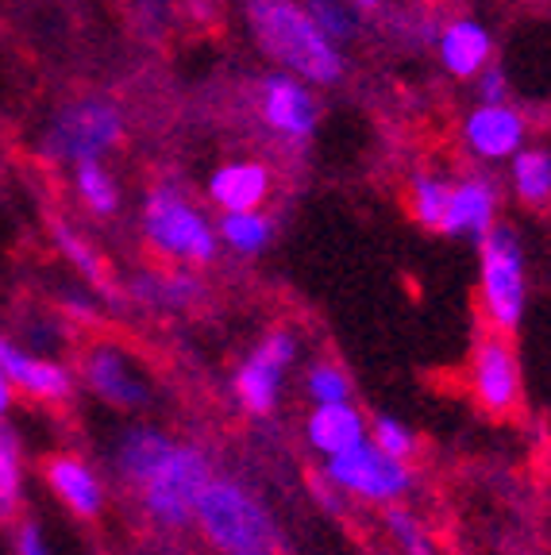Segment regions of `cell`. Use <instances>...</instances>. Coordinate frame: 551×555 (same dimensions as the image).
<instances>
[{
  "label": "cell",
  "mask_w": 551,
  "mask_h": 555,
  "mask_svg": "<svg viewBox=\"0 0 551 555\" xmlns=\"http://www.w3.org/2000/svg\"><path fill=\"white\" fill-rule=\"evenodd\" d=\"M170 443H174L170 436L155 425L128 428V433L116 440V470H120V478H128L131 486H139L146 475H151V467L166 455Z\"/></svg>",
  "instance_id": "obj_19"
},
{
  "label": "cell",
  "mask_w": 551,
  "mask_h": 555,
  "mask_svg": "<svg viewBox=\"0 0 551 555\" xmlns=\"http://www.w3.org/2000/svg\"><path fill=\"white\" fill-rule=\"evenodd\" d=\"M89 390L101 401H108L113 409H143L151 401V386L146 374L139 371V363L131 359V351H124L120 344H93L86 351L81 363Z\"/></svg>",
  "instance_id": "obj_11"
},
{
  "label": "cell",
  "mask_w": 551,
  "mask_h": 555,
  "mask_svg": "<svg viewBox=\"0 0 551 555\" xmlns=\"http://www.w3.org/2000/svg\"><path fill=\"white\" fill-rule=\"evenodd\" d=\"M436 47H439L444 69L459 81H474L494 59V35L471 16H459V20H451V24L439 27Z\"/></svg>",
  "instance_id": "obj_15"
},
{
  "label": "cell",
  "mask_w": 551,
  "mask_h": 555,
  "mask_svg": "<svg viewBox=\"0 0 551 555\" xmlns=\"http://www.w3.org/2000/svg\"><path fill=\"white\" fill-rule=\"evenodd\" d=\"M74 185H78L81 205H86L93 217H113L116 208H120V190H116L113 173L104 170L101 163L74 166Z\"/></svg>",
  "instance_id": "obj_24"
},
{
  "label": "cell",
  "mask_w": 551,
  "mask_h": 555,
  "mask_svg": "<svg viewBox=\"0 0 551 555\" xmlns=\"http://www.w3.org/2000/svg\"><path fill=\"white\" fill-rule=\"evenodd\" d=\"M124 139V113L108 96H81L59 108L43 135V155L54 163H101Z\"/></svg>",
  "instance_id": "obj_6"
},
{
  "label": "cell",
  "mask_w": 551,
  "mask_h": 555,
  "mask_svg": "<svg viewBox=\"0 0 551 555\" xmlns=\"http://www.w3.org/2000/svg\"><path fill=\"white\" fill-rule=\"evenodd\" d=\"M193 525L216 555H278V525L270 509L228 475H213L205 486Z\"/></svg>",
  "instance_id": "obj_2"
},
{
  "label": "cell",
  "mask_w": 551,
  "mask_h": 555,
  "mask_svg": "<svg viewBox=\"0 0 551 555\" xmlns=\"http://www.w3.org/2000/svg\"><path fill=\"white\" fill-rule=\"evenodd\" d=\"M216 240L225 243L228 251L255 259L274 243V220L267 208H247V212H220L216 220Z\"/></svg>",
  "instance_id": "obj_20"
},
{
  "label": "cell",
  "mask_w": 551,
  "mask_h": 555,
  "mask_svg": "<svg viewBox=\"0 0 551 555\" xmlns=\"http://www.w3.org/2000/svg\"><path fill=\"white\" fill-rule=\"evenodd\" d=\"M47 482H51L54 498L78 517H97L104 509V482L86 460L78 455H54L47 463Z\"/></svg>",
  "instance_id": "obj_18"
},
{
  "label": "cell",
  "mask_w": 551,
  "mask_h": 555,
  "mask_svg": "<svg viewBox=\"0 0 551 555\" xmlns=\"http://www.w3.org/2000/svg\"><path fill=\"white\" fill-rule=\"evenodd\" d=\"M247 27L259 51L278 69L309 81L312 89L339 86L347 74V54L312 24L302 0H243Z\"/></svg>",
  "instance_id": "obj_1"
},
{
  "label": "cell",
  "mask_w": 551,
  "mask_h": 555,
  "mask_svg": "<svg viewBox=\"0 0 551 555\" xmlns=\"http://www.w3.org/2000/svg\"><path fill=\"white\" fill-rule=\"evenodd\" d=\"M371 440L379 443V448L386 451V455H394V460L413 463V455H417V433L406 425V421H397V416H374Z\"/></svg>",
  "instance_id": "obj_29"
},
{
  "label": "cell",
  "mask_w": 551,
  "mask_h": 555,
  "mask_svg": "<svg viewBox=\"0 0 551 555\" xmlns=\"http://www.w3.org/2000/svg\"><path fill=\"white\" fill-rule=\"evenodd\" d=\"M305 9H309L312 24L332 39L336 47L355 43L362 35V16L347 4V0H302Z\"/></svg>",
  "instance_id": "obj_25"
},
{
  "label": "cell",
  "mask_w": 551,
  "mask_h": 555,
  "mask_svg": "<svg viewBox=\"0 0 551 555\" xmlns=\"http://www.w3.org/2000/svg\"><path fill=\"white\" fill-rule=\"evenodd\" d=\"M509 182L521 205L548 208L551 205V151L548 147H521L509 158Z\"/></svg>",
  "instance_id": "obj_21"
},
{
  "label": "cell",
  "mask_w": 551,
  "mask_h": 555,
  "mask_svg": "<svg viewBox=\"0 0 551 555\" xmlns=\"http://www.w3.org/2000/svg\"><path fill=\"white\" fill-rule=\"evenodd\" d=\"M478 297L490 328L505 336L521 328V317L528 309V270L525 243L509 224H494L478 240Z\"/></svg>",
  "instance_id": "obj_5"
},
{
  "label": "cell",
  "mask_w": 551,
  "mask_h": 555,
  "mask_svg": "<svg viewBox=\"0 0 551 555\" xmlns=\"http://www.w3.org/2000/svg\"><path fill=\"white\" fill-rule=\"evenodd\" d=\"M259 120L282 139L285 147H305L320 128V101L309 81L293 78L285 69H270L255 86Z\"/></svg>",
  "instance_id": "obj_9"
},
{
  "label": "cell",
  "mask_w": 551,
  "mask_h": 555,
  "mask_svg": "<svg viewBox=\"0 0 551 555\" xmlns=\"http://www.w3.org/2000/svg\"><path fill=\"white\" fill-rule=\"evenodd\" d=\"M525 135H528L525 116L509 101L478 104L463 120L466 151H471L474 158H483V163H509V158L525 147Z\"/></svg>",
  "instance_id": "obj_12"
},
{
  "label": "cell",
  "mask_w": 551,
  "mask_h": 555,
  "mask_svg": "<svg viewBox=\"0 0 551 555\" xmlns=\"http://www.w3.org/2000/svg\"><path fill=\"white\" fill-rule=\"evenodd\" d=\"M305 398L312 405H336V401H351V374L344 371L339 363H312L305 371Z\"/></svg>",
  "instance_id": "obj_26"
},
{
  "label": "cell",
  "mask_w": 551,
  "mask_h": 555,
  "mask_svg": "<svg viewBox=\"0 0 551 555\" xmlns=\"http://www.w3.org/2000/svg\"><path fill=\"white\" fill-rule=\"evenodd\" d=\"M371 436L367 416L355 409V401H336V405H312L309 421H305V440L317 451L320 460H332L339 451L355 448L359 440Z\"/></svg>",
  "instance_id": "obj_16"
},
{
  "label": "cell",
  "mask_w": 551,
  "mask_h": 555,
  "mask_svg": "<svg viewBox=\"0 0 551 555\" xmlns=\"http://www.w3.org/2000/svg\"><path fill=\"white\" fill-rule=\"evenodd\" d=\"M386 529H389V537L397 540L401 555H436V544H432L428 529H424L409 509H401V505H389Z\"/></svg>",
  "instance_id": "obj_27"
},
{
  "label": "cell",
  "mask_w": 551,
  "mask_h": 555,
  "mask_svg": "<svg viewBox=\"0 0 551 555\" xmlns=\"http://www.w3.org/2000/svg\"><path fill=\"white\" fill-rule=\"evenodd\" d=\"M474 89H478V101L483 104H501L509 101V81L501 66H486L478 78H474Z\"/></svg>",
  "instance_id": "obj_31"
},
{
  "label": "cell",
  "mask_w": 551,
  "mask_h": 555,
  "mask_svg": "<svg viewBox=\"0 0 551 555\" xmlns=\"http://www.w3.org/2000/svg\"><path fill=\"white\" fill-rule=\"evenodd\" d=\"M270 193H274V170L259 158H235V163L216 166L208 178V201L220 212L267 208Z\"/></svg>",
  "instance_id": "obj_14"
},
{
  "label": "cell",
  "mask_w": 551,
  "mask_h": 555,
  "mask_svg": "<svg viewBox=\"0 0 551 555\" xmlns=\"http://www.w3.org/2000/svg\"><path fill=\"white\" fill-rule=\"evenodd\" d=\"M213 475L216 463L201 443L174 440L163 460L151 467V475L136 486L139 498H143V513L155 520L158 529H185V525H193L197 498L205 494Z\"/></svg>",
  "instance_id": "obj_3"
},
{
  "label": "cell",
  "mask_w": 551,
  "mask_h": 555,
  "mask_svg": "<svg viewBox=\"0 0 551 555\" xmlns=\"http://www.w3.org/2000/svg\"><path fill=\"white\" fill-rule=\"evenodd\" d=\"M136 294L146 305H158V309H185L201 297V282L190 270H174V274H155V278H139Z\"/></svg>",
  "instance_id": "obj_22"
},
{
  "label": "cell",
  "mask_w": 551,
  "mask_h": 555,
  "mask_svg": "<svg viewBox=\"0 0 551 555\" xmlns=\"http://www.w3.org/2000/svg\"><path fill=\"white\" fill-rule=\"evenodd\" d=\"M16 555H51V547H47V540H43V532H39V525H24V529H20Z\"/></svg>",
  "instance_id": "obj_32"
},
{
  "label": "cell",
  "mask_w": 551,
  "mask_h": 555,
  "mask_svg": "<svg viewBox=\"0 0 551 555\" xmlns=\"http://www.w3.org/2000/svg\"><path fill=\"white\" fill-rule=\"evenodd\" d=\"M0 371L9 374L16 390L31 393V398H39V401H62L74 390V378H69L66 366L51 363V359L27 356V351H20V347L9 344L4 336H0Z\"/></svg>",
  "instance_id": "obj_17"
},
{
  "label": "cell",
  "mask_w": 551,
  "mask_h": 555,
  "mask_svg": "<svg viewBox=\"0 0 551 555\" xmlns=\"http://www.w3.org/2000/svg\"><path fill=\"white\" fill-rule=\"evenodd\" d=\"M347 4H351L359 16H374V12L386 9V0H347Z\"/></svg>",
  "instance_id": "obj_34"
},
{
  "label": "cell",
  "mask_w": 551,
  "mask_h": 555,
  "mask_svg": "<svg viewBox=\"0 0 551 555\" xmlns=\"http://www.w3.org/2000/svg\"><path fill=\"white\" fill-rule=\"evenodd\" d=\"M498 224V185L486 173H463L451 182L448 208L439 220V232L451 240H483Z\"/></svg>",
  "instance_id": "obj_13"
},
{
  "label": "cell",
  "mask_w": 551,
  "mask_h": 555,
  "mask_svg": "<svg viewBox=\"0 0 551 555\" xmlns=\"http://www.w3.org/2000/svg\"><path fill=\"white\" fill-rule=\"evenodd\" d=\"M54 243L62 247V255H66L74 267L81 270V274L89 278V282H97V286H104V262H101V255L89 247L86 240H81L74 228H66V224H54Z\"/></svg>",
  "instance_id": "obj_30"
},
{
  "label": "cell",
  "mask_w": 551,
  "mask_h": 555,
  "mask_svg": "<svg viewBox=\"0 0 551 555\" xmlns=\"http://www.w3.org/2000/svg\"><path fill=\"white\" fill-rule=\"evenodd\" d=\"M190 4H193V9H201V12H208V9H213V0H190Z\"/></svg>",
  "instance_id": "obj_35"
},
{
  "label": "cell",
  "mask_w": 551,
  "mask_h": 555,
  "mask_svg": "<svg viewBox=\"0 0 551 555\" xmlns=\"http://www.w3.org/2000/svg\"><path fill=\"white\" fill-rule=\"evenodd\" d=\"M12 398H16V386H12V378H9V374L0 371V421H4V416H9Z\"/></svg>",
  "instance_id": "obj_33"
},
{
  "label": "cell",
  "mask_w": 551,
  "mask_h": 555,
  "mask_svg": "<svg viewBox=\"0 0 551 555\" xmlns=\"http://www.w3.org/2000/svg\"><path fill=\"white\" fill-rule=\"evenodd\" d=\"M324 478L336 494L359 498V502L394 505L413 490V467L406 460H394L367 436L355 448L324 460Z\"/></svg>",
  "instance_id": "obj_7"
},
{
  "label": "cell",
  "mask_w": 551,
  "mask_h": 555,
  "mask_svg": "<svg viewBox=\"0 0 551 555\" xmlns=\"http://www.w3.org/2000/svg\"><path fill=\"white\" fill-rule=\"evenodd\" d=\"M20 486H24V467H20V448L9 433H0V520L12 517L20 505Z\"/></svg>",
  "instance_id": "obj_28"
},
{
  "label": "cell",
  "mask_w": 551,
  "mask_h": 555,
  "mask_svg": "<svg viewBox=\"0 0 551 555\" xmlns=\"http://www.w3.org/2000/svg\"><path fill=\"white\" fill-rule=\"evenodd\" d=\"M143 235L155 255L185 262V267H208L216 259V247H220L216 224L174 182H158L146 193Z\"/></svg>",
  "instance_id": "obj_4"
},
{
  "label": "cell",
  "mask_w": 551,
  "mask_h": 555,
  "mask_svg": "<svg viewBox=\"0 0 551 555\" xmlns=\"http://www.w3.org/2000/svg\"><path fill=\"white\" fill-rule=\"evenodd\" d=\"M451 178H439V173H417L409 182V212L421 228L439 232V220H444V208H448Z\"/></svg>",
  "instance_id": "obj_23"
},
{
  "label": "cell",
  "mask_w": 551,
  "mask_h": 555,
  "mask_svg": "<svg viewBox=\"0 0 551 555\" xmlns=\"http://www.w3.org/2000/svg\"><path fill=\"white\" fill-rule=\"evenodd\" d=\"M297 351H302V339L293 336L290 328H270L259 344L251 347L243 363L235 366L232 390L240 401L243 413L251 416H270L278 409V398L285 390V378H290L293 363H297Z\"/></svg>",
  "instance_id": "obj_8"
},
{
  "label": "cell",
  "mask_w": 551,
  "mask_h": 555,
  "mask_svg": "<svg viewBox=\"0 0 551 555\" xmlns=\"http://www.w3.org/2000/svg\"><path fill=\"white\" fill-rule=\"evenodd\" d=\"M466 382H471V393L483 413H490V416L517 413L521 390H525V386H521V359L505 332L490 328L486 336L474 339Z\"/></svg>",
  "instance_id": "obj_10"
}]
</instances>
